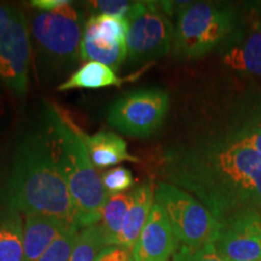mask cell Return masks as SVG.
<instances>
[{
    "mask_svg": "<svg viewBox=\"0 0 261 261\" xmlns=\"http://www.w3.org/2000/svg\"><path fill=\"white\" fill-rule=\"evenodd\" d=\"M79 231L75 226L65 228L38 261H69Z\"/></svg>",
    "mask_w": 261,
    "mask_h": 261,
    "instance_id": "cell-22",
    "label": "cell"
},
{
    "mask_svg": "<svg viewBox=\"0 0 261 261\" xmlns=\"http://www.w3.org/2000/svg\"><path fill=\"white\" fill-rule=\"evenodd\" d=\"M84 34L102 39L104 41L113 42V44L127 45L128 21L127 18L117 17V16H91L85 23Z\"/></svg>",
    "mask_w": 261,
    "mask_h": 261,
    "instance_id": "cell-20",
    "label": "cell"
},
{
    "mask_svg": "<svg viewBox=\"0 0 261 261\" xmlns=\"http://www.w3.org/2000/svg\"><path fill=\"white\" fill-rule=\"evenodd\" d=\"M172 54L179 60H196L218 47L234 31L232 6L212 2L177 3Z\"/></svg>",
    "mask_w": 261,
    "mask_h": 261,
    "instance_id": "cell-4",
    "label": "cell"
},
{
    "mask_svg": "<svg viewBox=\"0 0 261 261\" xmlns=\"http://www.w3.org/2000/svg\"><path fill=\"white\" fill-rule=\"evenodd\" d=\"M163 181L188 191L223 224L240 212H261V158L238 133L167 150Z\"/></svg>",
    "mask_w": 261,
    "mask_h": 261,
    "instance_id": "cell-1",
    "label": "cell"
},
{
    "mask_svg": "<svg viewBox=\"0 0 261 261\" xmlns=\"http://www.w3.org/2000/svg\"><path fill=\"white\" fill-rule=\"evenodd\" d=\"M168 107V94L163 90H136L114 102L108 112V122L123 135L146 138L161 127Z\"/></svg>",
    "mask_w": 261,
    "mask_h": 261,
    "instance_id": "cell-8",
    "label": "cell"
},
{
    "mask_svg": "<svg viewBox=\"0 0 261 261\" xmlns=\"http://www.w3.org/2000/svg\"><path fill=\"white\" fill-rule=\"evenodd\" d=\"M31 31L21 10L15 9L11 21L0 39V79L17 96L28 90L31 61Z\"/></svg>",
    "mask_w": 261,
    "mask_h": 261,
    "instance_id": "cell-9",
    "label": "cell"
},
{
    "mask_svg": "<svg viewBox=\"0 0 261 261\" xmlns=\"http://www.w3.org/2000/svg\"><path fill=\"white\" fill-rule=\"evenodd\" d=\"M71 4L70 0H33L31 5L39 11H54L61 6Z\"/></svg>",
    "mask_w": 261,
    "mask_h": 261,
    "instance_id": "cell-28",
    "label": "cell"
},
{
    "mask_svg": "<svg viewBox=\"0 0 261 261\" xmlns=\"http://www.w3.org/2000/svg\"><path fill=\"white\" fill-rule=\"evenodd\" d=\"M83 23V14L73 3L54 11L33 14L29 23L31 40L46 73L65 75L81 61Z\"/></svg>",
    "mask_w": 261,
    "mask_h": 261,
    "instance_id": "cell-5",
    "label": "cell"
},
{
    "mask_svg": "<svg viewBox=\"0 0 261 261\" xmlns=\"http://www.w3.org/2000/svg\"><path fill=\"white\" fill-rule=\"evenodd\" d=\"M102 181L109 195L127 192L135 185L132 172L126 167H115L106 171L102 174Z\"/></svg>",
    "mask_w": 261,
    "mask_h": 261,
    "instance_id": "cell-23",
    "label": "cell"
},
{
    "mask_svg": "<svg viewBox=\"0 0 261 261\" xmlns=\"http://www.w3.org/2000/svg\"><path fill=\"white\" fill-rule=\"evenodd\" d=\"M135 2H125V0H94L87 2L86 8L89 9L91 15H108L117 16L126 18L129 10L132 9Z\"/></svg>",
    "mask_w": 261,
    "mask_h": 261,
    "instance_id": "cell-25",
    "label": "cell"
},
{
    "mask_svg": "<svg viewBox=\"0 0 261 261\" xmlns=\"http://www.w3.org/2000/svg\"><path fill=\"white\" fill-rule=\"evenodd\" d=\"M21 213L6 201L0 207V261H24Z\"/></svg>",
    "mask_w": 261,
    "mask_h": 261,
    "instance_id": "cell-16",
    "label": "cell"
},
{
    "mask_svg": "<svg viewBox=\"0 0 261 261\" xmlns=\"http://www.w3.org/2000/svg\"><path fill=\"white\" fill-rule=\"evenodd\" d=\"M133 250L121 246H107L100 250L94 261H132Z\"/></svg>",
    "mask_w": 261,
    "mask_h": 261,
    "instance_id": "cell-26",
    "label": "cell"
},
{
    "mask_svg": "<svg viewBox=\"0 0 261 261\" xmlns=\"http://www.w3.org/2000/svg\"><path fill=\"white\" fill-rule=\"evenodd\" d=\"M69 226L71 225L47 215H25L23 226L24 261H38L54 241Z\"/></svg>",
    "mask_w": 261,
    "mask_h": 261,
    "instance_id": "cell-13",
    "label": "cell"
},
{
    "mask_svg": "<svg viewBox=\"0 0 261 261\" xmlns=\"http://www.w3.org/2000/svg\"><path fill=\"white\" fill-rule=\"evenodd\" d=\"M238 136L261 158V122H257L249 128L242 130L238 133Z\"/></svg>",
    "mask_w": 261,
    "mask_h": 261,
    "instance_id": "cell-27",
    "label": "cell"
},
{
    "mask_svg": "<svg viewBox=\"0 0 261 261\" xmlns=\"http://www.w3.org/2000/svg\"><path fill=\"white\" fill-rule=\"evenodd\" d=\"M180 247L163 208L155 201L133 248L136 261H171Z\"/></svg>",
    "mask_w": 261,
    "mask_h": 261,
    "instance_id": "cell-11",
    "label": "cell"
},
{
    "mask_svg": "<svg viewBox=\"0 0 261 261\" xmlns=\"http://www.w3.org/2000/svg\"><path fill=\"white\" fill-rule=\"evenodd\" d=\"M214 246L226 261H261V212L232 215L221 224Z\"/></svg>",
    "mask_w": 261,
    "mask_h": 261,
    "instance_id": "cell-10",
    "label": "cell"
},
{
    "mask_svg": "<svg viewBox=\"0 0 261 261\" xmlns=\"http://www.w3.org/2000/svg\"><path fill=\"white\" fill-rule=\"evenodd\" d=\"M127 60V45L113 44L102 39L83 35L81 41V61L98 62L108 65L117 73Z\"/></svg>",
    "mask_w": 261,
    "mask_h": 261,
    "instance_id": "cell-19",
    "label": "cell"
},
{
    "mask_svg": "<svg viewBox=\"0 0 261 261\" xmlns=\"http://www.w3.org/2000/svg\"><path fill=\"white\" fill-rule=\"evenodd\" d=\"M171 261H226L218 252L214 243L191 248L180 246Z\"/></svg>",
    "mask_w": 261,
    "mask_h": 261,
    "instance_id": "cell-24",
    "label": "cell"
},
{
    "mask_svg": "<svg viewBox=\"0 0 261 261\" xmlns=\"http://www.w3.org/2000/svg\"><path fill=\"white\" fill-rule=\"evenodd\" d=\"M127 61L129 65L148 63L172 50L174 24L161 2H135L127 15Z\"/></svg>",
    "mask_w": 261,
    "mask_h": 261,
    "instance_id": "cell-7",
    "label": "cell"
},
{
    "mask_svg": "<svg viewBox=\"0 0 261 261\" xmlns=\"http://www.w3.org/2000/svg\"><path fill=\"white\" fill-rule=\"evenodd\" d=\"M132 261H136V260H135V257H133V260H132Z\"/></svg>",
    "mask_w": 261,
    "mask_h": 261,
    "instance_id": "cell-30",
    "label": "cell"
},
{
    "mask_svg": "<svg viewBox=\"0 0 261 261\" xmlns=\"http://www.w3.org/2000/svg\"><path fill=\"white\" fill-rule=\"evenodd\" d=\"M84 142L96 168L112 167L123 161L139 162L138 158L128 152L125 140L114 132L99 130L93 136L84 133Z\"/></svg>",
    "mask_w": 261,
    "mask_h": 261,
    "instance_id": "cell-15",
    "label": "cell"
},
{
    "mask_svg": "<svg viewBox=\"0 0 261 261\" xmlns=\"http://www.w3.org/2000/svg\"><path fill=\"white\" fill-rule=\"evenodd\" d=\"M125 79L116 75L112 68L98 62H86L75 70L71 76L57 87L58 91L74 89H102L108 86H119Z\"/></svg>",
    "mask_w": 261,
    "mask_h": 261,
    "instance_id": "cell-17",
    "label": "cell"
},
{
    "mask_svg": "<svg viewBox=\"0 0 261 261\" xmlns=\"http://www.w3.org/2000/svg\"><path fill=\"white\" fill-rule=\"evenodd\" d=\"M154 203L155 187L151 180H146L133 189L132 203H130L128 213L126 215L117 246L133 250L140 232L145 226Z\"/></svg>",
    "mask_w": 261,
    "mask_h": 261,
    "instance_id": "cell-14",
    "label": "cell"
},
{
    "mask_svg": "<svg viewBox=\"0 0 261 261\" xmlns=\"http://www.w3.org/2000/svg\"><path fill=\"white\" fill-rule=\"evenodd\" d=\"M44 132L54 161L69 190L79 230L100 223L109 194L102 175L94 167L84 142V130L58 110L47 104L44 110Z\"/></svg>",
    "mask_w": 261,
    "mask_h": 261,
    "instance_id": "cell-3",
    "label": "cell"
},
{
    "mask_svg": "<svg viewBox=\"0 0 261 261\" xmlns=\"http://www.w3.org/2000/svg\"><path fill=\"white\" fill-rule=\"evenodd\" d=\"M132 203V191L109 195L102 212V219L98 224L106 237L107 246H117L126 215Z\"/></svg>",
    "mask_w": 261,
    "mask_h": 261,
    "instance_id": "cell-18",
    "label": "cell"
},
{
    "mask_svg": "<svg viewBox=\"0 0 261 261\" xmlns=\"http://www.w3.org/2000/svg\"><path fill=\"white\" fill-rule=\"evenodd\" d=\"M104 247L106 237L99 225L85 227L79 231L69 261H94Z\"/></svg>",
    "mask_w": 261,
    "mask_h": 261,
    "instance_id": "cell-21",
    "label": "cell"
},
{
    "mask_svg": "<svg viewBox=\"0 0 261 261\" xmlns=\"http://www.w3.org/2000/svg\"><path fill=\"white\" fill-rule=\"evenodd\" d=\"M155 201L167 214L180 246L197 248L217 240L221 224L188 191L161 180L155 187Z\"/></svg>",
    "mask_w": 261,
    "mask_h": 261,
    "instance_id": "cell-6",
    "label": "cell"
},
{
    "mask_svg": "<svg viewBox=\"0 0 261 261\" xmlns=\"http://www.w3.org/2000/svg\"><path fill=\"white\" fill-rule=\"evenodd\" d=\"M15 8H12V6L8 4H4V3H0V39L3 38L5 31L8 29Z\"/></svg>",
    "mask_w": 261,
    "mask_h": 261,
    "instance_id": "cell-29",
    "label": "cell"
},
{
    "mask_svg": "<svg viewBox=\"0 0 261 261\" xmlns=\"http://www.w3.org/2000/svg\"><path fill=\"white\" fill-rule=\"evenodd\" d=\"M6 201L24 215H47L76 227L69 190L56 167L44 129L32 130L18 143Z\"/></svg>",
    "mask_w": 261,
    "mask_h": 261,
    "instance_id": "cell-2",
    "label": "cell"
},
{
    "mask_svg": "<svg viewBox=\"0 0 261 261\" xmlns=\"http://www.w3.org/2000/svg\"><path fill=\"white\" fill-rule=\"evenodd\" d=\"M224 63L240 74L261 77V22L253 23L234 39Z\"/></svg>",
    "mask_w": 261,
    "mask_h": 261,
    "instance_id": "cell-12",
    "label": "cell"
}]
</instances>
